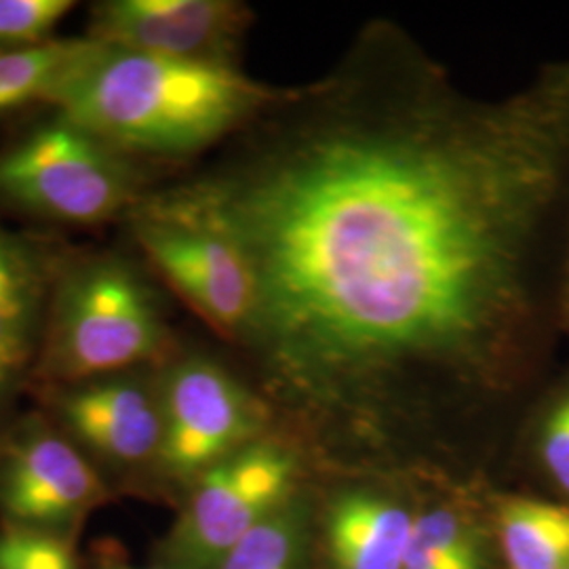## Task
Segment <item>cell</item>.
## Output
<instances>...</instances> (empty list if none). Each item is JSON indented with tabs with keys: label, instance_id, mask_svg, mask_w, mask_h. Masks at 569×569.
I'll use <instances>...</instances> for the list:
<instances>
[{
	"label": "cell",
	"instance_id": "cell-15",
	"mask_svg": "<svg viewBox=\"0 0 569 569\" xmlns=\"http://www.w3.org/2000/svg\"><path fill=\"white\" fill-rule=\"evenodd\" d=\"M306 545V509L287 500L251 529L218 569H305Z\"/></svg>",
	"mask_w": 569,
	"mask_h": 569
},
{
	"label": "cell",
	"instance_id": "cell-18",
	"mask_svg": "<svg viewBox=\"0 0 569 569\" xmlns=\"http://www.w3.org/2000/svg\"><path fill=\"white\" fill-rule=\"evenodd\" d=\"M0 569H77V563L58 538L16 529L0 538Z\"/></svg>",
	"mask_w": 569,
	"mask_h": 569
},
{
	"label": "cell",
	"instance_id": "cell-14",
	"mask_svg": "<svg viewBox=\"0 0 569 569\" xmlns=\"http://www.w3.org/2000/svg\"><path fill=\"white\" fill-rule=\"evenodd\" d=\"M510 569H569V505L512 498L498 510Z\"/></svg>",
	"mask_w": 569,
	"mask_h": 569
},
{
	"label": "cell",
	"instance_id": "cell-10",
	"mask_svg": "<svg viewBox=\"0 0 569 569\" xmlns=\"http://www.w3.org/2000/svg\"><path fill=\"white\" fill-rule=\"evenodd\" d=\"M56 411L82 448L112 467H140L159 458L161 392L131 371L58 387Z\"/></svg>",
	"mask_w": 569,
	"mask_h": 569
},
{
	"label": "cell",
	"instance_id": "cell-21",
	"mask_svg": "<svg viewBox=\"0 0 569 569\" xmlns=\"http://www.w3.org/2000/svg\"><path fill=\"white\" fill-rule=\"evenodd\" d=\"M559 319H561V326H563V329L569 331V260L568 268H566L563 287H561V296H559Z\"/></svg>",
	"mask_w": 569,
	"mask_h": 569
},
{
	"label": "cell",
	"instance_id": "cell-4",
	"mask_svg": "<svg viewBox=\"0 0 569 569\" xmlns=\"http://www.w3.org/2000/svg\"><path fill=\"white\" fill-rule=\"evenodd\" d=\"M140 194L131 157L60 112L0 150V204L34 218L103 224Z\"/></svg>",
	"mask_w": 569,
	"mask_h": 569
},
{
	"label": "cell",
	"instance_id": "cell-5",
	"mask_svg": "<svg viewBox=\"0 0 569 569\" xmlns=\"http://www.w3.org/2000/svg\"><path fill=\"white\" fill-rule=\"evenodd\" d=\"M146 260L209 326L243 338L256 287L243 251L186 183L142 192L124 213Z\"/></svg>",
	"mask_w": 569,
	"mask_h": 569
},
{
	"label": "cell",
	"instance_id": "cell-6",
	"mask_svg": "<svg viewBox=\"0 0 569 569\" xmlns=\"http://www.w3.org/2000/svg\"><path fill=\"white\" fill-rule=\"evenodd\" d=\"M296 477L289 449L256 439L199 477L171 529L164 557L173 569H218L244 536L283 507Z\"/></svg>",
	"mask_w": 569,
	"mask_h": 569
},
{
	"label": "cell",
	"instance_id": "cell-7",
	"mask_svg": "<svg viewBox=\"0 0 569 569\" xmlns=\"http://www.w3.org/2000/svg\"><path fill=\"white\" fill-rule=\"evenodd\" d=\"M163 439L157 462L178 479H199L230 453L258 439L260 401L207 359L173 367L161 388Z\"/></svg>",
	"mask_w": 569,
	"mask_h": 569
},
{
	"label": "cell",
	"instance_id": "cell-19",
	"mask_svg": "<svg viewBox=\"0 0 569 569\" xmlns=\"http://www.w3.org/2000/svg\"><path fill=\"white\" fill-rule=\"evenodd\" d=\"M540 453L555 483L569 496V392L550 409L542 425Z\"/></svg>",
	"mask_w": 569,
	"mask_h": 569
},
{
	"label": "cell",
	"instance_id": "cell-8",
	"mask_svg": "<svg viewBox=\"0 0 569 569\" xmlns=\"http://www.w3.org/2000/svg\"><path fill=\"white\" fill-rule=\"evenodd\" d=\"M251 21L230 0H103L89 18L87 39L138 53L234 66Z\"/></svg>",
	"mask_w": 569,
	"mask_h": 569
},
{
	"label": "cell",
	"instance_id": "cell-11",
	"mask_svg": "<svg viewBox=\"0 0 569 569\" xmlns=\"http://www.w3.org/2000/svg\"><path fill=\"white\" fill-rule=\"evenodd\" d=\"M60 264L47 244L0 224V395L37 361Z\"/></svg>",
	"mask_w": 569,
	"mask_h": 569
},
{
	"label": "cell",
	"instance_id": "cell-12",
	"mask_svg": "<svg viewBox=\"0 0 569 569\" xmlns=\"http://www.w3.org/2000/svg\"><path fill=\"white\" fill-rule=\"evenodd\" d=\"M413 517L373 491H348L327 515L333 569H403Z\"/></svg>",
	"mask_w": 569,
	"mask_h": 569
},
{
	"label": "cell",
	"instance_id": "cell-9",
	"mask_svg": "<svg viewBox=\"0 0 569 569\" xmlns=\"http://www.w3.org/2000/svg\"><path fill=\"white\" fill-rule=\"evenodd\" d=\"M103 483L72 441L39 422L0 448V505L32 526H56L100 502Z\"/></svg>",
	"mask_w": 569,
	"mask_h": 569
},
{
	"label": "cell",
	"instance_id": "cell-13",
	"mask_svg": "<svg viewBox=\"0 0 569 569\" xmlns=\"http://www.w3.org/2000/svg\"><path fill=\"white\" fill-rule=\"evenodd\" d=\"M100 49L91 39H66L0 51V112L49 103L84 61Z\"/></svg>",
	"mask_w": 569,
	"mask_h": 569
},
{
	"label": "cell",
	"instance_id": "cell-1",
	"mask_svg": "<svg viewBox=\"0 0 569 569\" xmlns=\"http://www.w3.org/2000/svg\"><path fill=\"white\" fill-rule=\"evenodd\" d=\"M234 163L186 186L243 251L244 342L340 397L416 369L486 376L545 331L542 253L569 190V61L498 100L371 34L284 91Z\"/></svg>",
	"mask_w": 569,
	"mask_h": 569
},
{
	"label": "cell",
	"instance_id": "cell-17",
	"mask_svg": "<svg viewBox=\"0 0 569 569\" xmlns=\"http://www.w3.org/2000/svg\"><path fill=\"white\" fill-rule=\"evenodd\" d=\"M72 7L70 0H0V51L51 41Z\"/></svg>",
	"mask_w": 569,
	"mask_h": 569
},
{
	"label": "cell",
	"instance_id": "cell-20",
	"mask_svg": "<svg viewBox=\"0 0 569 569\" xmlns=\"http://www.w3.org/2000/svg\"><path fill=\"white\" fill-rule=\"evenodd\" d=\"M403 569H479L448 559L435 550L425 549L416 542L409 540L406 559H403Z\"/></svg>",
	"mask_w": 569,
	"mask_h": 569
},
{
	"label": "cell",
	"instance_id": "cell-3",
	"mask_svg": "<svg viewBox=\"0 0 569 569\" xmlns=\"http://www.w3.org/2000/svg\"><path fill=\"white\" fill-rule=\"evenodd\" d=\"M169 329L154 291L117 253L63 260L44 315L37 378L70 387L161 359Z\"/></svg>",
	"mask_w": 569,
	"mask_h": 569
},
{
	"label": "cell",
	"instance_id": "cell-16",
	"mask_svg": "<svg viewBox=\"0 0 569 569\" xmlns=\"http://www.w3.org/2000/svg\"><path fill=\"white\" fill-rule=\"evenodd\" d=\"M411 542L453 561L486 569V547L481 533L449 510H432L413 519Z\"/></svg>",
	"mask_w": 569,
	"mask_h": 569
},
{
	"label": "cell",
	"instance_id": "cell-2",
	"mask_svg": "<svg viewBox=\"0 0 569 569\" xmlns=\"http://www.w3.org/2000/svg\"><path fill=\"white\" fill-rule=\"evenodd\" d=\"M283 96L234 66L100 44L49 106L129 157H186L256 121Z\"/></svg>",
	"mask_w": 569,
	"mask_h": 569
}]
</instances>
